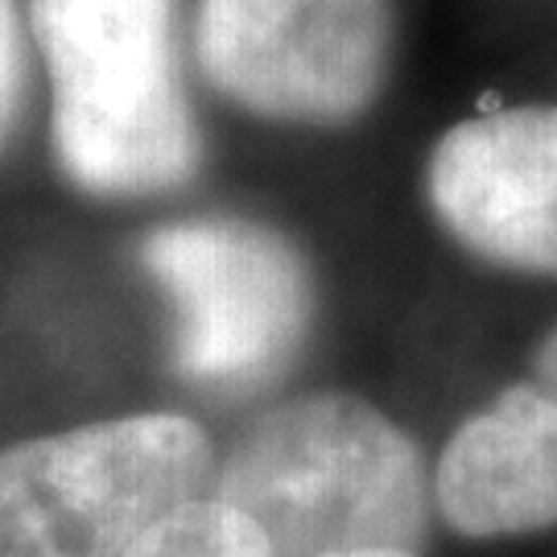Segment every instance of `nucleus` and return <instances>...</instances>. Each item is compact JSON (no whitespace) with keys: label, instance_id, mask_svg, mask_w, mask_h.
Here are the masks:
<instances>
[{"label":"nucleus","instance_id":"nucleus-5","mask_svg":"<svg viewBox=\"0 0 557 557\" xmlns=\"http://www.w3.org/2000/svg\"><path fill=\"white\" fill-rule=\"evenodd\" d=\"M393 54V0H202L195 21L211 91L273 124H356L384 96Z\"/></svg>","mask_w":557,"mask_h":557},{"label":"nucleus","instance_id":"nucleus-11","mask_svg":"<svg viewBox=\"0 0 557 557\" xmlns=\"http://www.w3.org/2000/svg\"><path fill=\"white\" fill-rule=\"evenodd\" d=\"M326 557H421L413 549H356V554H326Z\"/></svg>","mask_w":557,"mask_h":557},{"label":"nucleus","instance_id":"nucleus-4","mask_svg":"<svg viewBox=\"0 0 557 557\" xmlns=\"http://www.w3.org/2000/svg\"><path fill=\"white\" fill-rule=\"evenodd\" d=\"M137 260L170 298V363L186 384L244 397L301 356L314 326V273L277 227L244 215L161 223L140 239Z\"/></svg>","mask_w":557,"mask_h":557},{"label":"nucleus","instance_id":"nucleus-1","mask_svg":"<svg viewBox=\"0 0 557 557\" xmlns=\"http://www.w3.org/2000/svg\"><path fill=\"white\" fill-rule=\"evenodd\" d=\"M211 496L257 520L273 557L413 549L434 479L421 446L356 393H301L260 413L215 467Z\"/></svg>","mask_w":557,"mask_h":557},{"label":"nucleus","instance_id":"nucleus-6","mask_svg":"<svg viewBox=\"0 0 557 557\" xmlns=\"http://www.w3.org/2000/svg\"><path fill=\"white\" fill-rule=\"evenodd\" d=\"M425 195L471 257L557 277V103L499 108L442 133Z\"/></svg>","mask_w":557,"mask_h":557},{"label":"nucleus","instance_id":"nucleus-2","mask_svg":"<svg viewBox=\"0 0 557 557\" xmlns=\"http://www.w3.org/2000/svg\"><path fill=\"white\" fill-rule=\"evenodd\" d=\"M62 178L96 199L170 195L199 174L202 128L170 0H29Z\"/></svg>","mask_w":557,"mask_h":557},{"label":"nucleus","instance_id":"nucleus-8","mask_svg":"<svg viewBox=\"0 0 557 557\" xmlns=\"http://www.w3.org/2000/svg\"><path fill=\"white\" fill-rule=\"evenodd\" d=\"M124 557H273L257 520L207 496L158 520Z\"/></svg>","mask_w":557,"mask_h":557},{"label":"nucleus","instance_id":"nucleus-9","mask_svg":"<svg viewBox=\"0 0 557 557\" xmlns=\"http://www.w3.org/2000/svg\"><path fill=\"white\" fill-rule=\"evenodd\" d=\"M25 50L29 46H25V21H21L17 0H0V149L25 103V75H29Z\"/></svg>","mask_w":557,"mask_h":557},{"label":"nucleus","instance_id":"nucleus-7","mask_svg":"<svg viewBox=\"0 0 557 557\" xmlns=\"http://www.w3.org/2000/svg\"><path fill=\"white\" fill-rule=\"evenodd\" d=\"M434 508L458 537L557 524V397L524 380L462 421L434 471Z\"/></svg>","mask_w":557,"mask_h":557},{"label":"nucleus","instance_id":"nucleus-3","mask_svg":"<svg viewBox=\"0 0 557 557\" xmlns=\"http://www.w3.org/2000/svg\"><path fill=\"white\" fill-rule=\"evenodd\" d=\"M199 421L133 413L0 450V557H124L158 520L211 496Z\"/></svg>","mask_w":557,"mask_h":557},{"label":"nucleus","instance_id":"nucleus-10","mask_svg":"<svg viewBox=\"0 0 557 557\" xmlns=\"http://www.w3.org/2000/svg\"><path fill=\"white\" fill-rule=\"evenodd\" d=\"M533 384H541L549 397H557V322L545 331V338L533 351Z\"/></svg>","mask_w":557,"mask_h":557}]
</instances>
